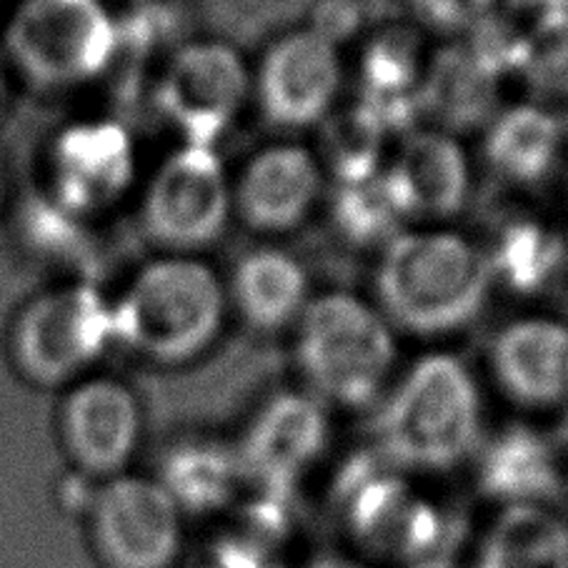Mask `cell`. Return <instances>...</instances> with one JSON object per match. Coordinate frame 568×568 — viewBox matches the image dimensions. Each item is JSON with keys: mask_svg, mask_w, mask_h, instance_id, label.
Instances as JSON below:
<instances>
[{"mask_svg": "<svg viewBox=\"0 0 568 568\" xmlns=\"http://www.w3.org/2000/svg\"><path fill=\"white\" fill-rule=\"evenodd\" d=\"M115 348L159 368H183L219 344L229 291L209 261L153 253L111 293Z\"/></svg>", "mask_w": 568, "mask_h": 568, "instance_id": "1", "label": "cell"}, {"mask_svg": "<svg viewBox=\"0 0 568 568\" xmlns=\"http://www.w3.org/2000/svg\"><path fill=\"white\" fill-rule=\"evenodd\" d=\"M494 286L484 246L454 231H400L376 268L381 313L420 336L454 333L481 313Z\"/></svg>", "mask_w": 568, "mask_h": 568, "instance_id": "2", "label": "cell"}, {"mask_svg": "<svg viewBox=\"0 0 568 568\" xmlns=\"http://www.w3.org/2000/svg\"><path fill=\"white\" fill-rule=\"evenodd\" d=\"M111 348V293L95 281H48L21 301L3 331V356L11 374L36 390H55L101 371Z\"/></svg>", "mask_w": 568, "mask_h": 568, "instance_id": "3", "label": "cell"}, {"mask_svg": "<svg viewBox=\"0 0 568 568\" xmlns=\"http://www.w3.org/2000/svg\"><path fill=\"white\" fill-rule=\"evenodd\" d=\"M121 43L105 0H16L0 31V61L28 91L73 93L111 71Z\"/></svg>", "mask_w": 568, "mask_h": 568, "instance_id": "4", "label": "cell"}, {"mask_svg": "<svg viewBox=\"0 0 568 568\" xmlns=\"http://www.w3.org/2000/svg\"><path fill=\"white\" fill-rule=\"evenodd\" d=\"M481 434V394L462 361L418 358L378 416V444L388 464L408 471H446L462 464Z\"/></svg>", "mask_w": 568, "mask_h": 568, "instance_id": "5", "label": "cell"}, {"mask_svg": "<svg viewBox=\"0 0 568 568\" xmlns=\"http://www.w3.org/2000/svg\"><path fill=\"white\" fill-rule=\"evenodd\" d=\"M296 358L313 394L361 408L378 398L394 371V326L354 293H323L296 323Z\"/></svg>", "mask_w": 568, "mask_h": 568, "instance_id": "6", "label": "cell"}, {"mask_svg": "<svg viewBox=\"0 0 568 568\" xmlns=\"http://www.w3.org/2000/svg\"><path fill=\"white\" fill-rule=\"evenodd\" d=\"M143 181L133 131L113 115H83L55 129L41 151V195L93 223L119 211Z\"/></svg>", "mask_w": 568, "mask_h": 568, "instance_id": "7", "label": "cell"}, {"mask_svg": "<svg viewBox=\"0 0 568 568\" xmlns=\"http://www.w3.org/2000/svg\"><path fill=\"white\" fill-rule=\"evenodd\" d=\"M139 231L155 253L201 256L223 236L233 215V179L209 145L179 143L143 173Z\"/></svg>", "mask_w": 568, "mask_h": 568, "instance_id": "8", "label": "cell"}, {"mask_svg": "<svg viewBox=\"0 0 568 568\" xmlns=\"http://www.w3.org/2000/svg\"><path fill=\"white\" fill-rule=\"evenodd\" d=\"M251 93L253 75L239 48L199 38L165 55L153 83V108L181 143L215 149L236 125Z\"/></svg>", "mask_w": 568, "mask_h": 568, "instance_id": "9", "label": "cell"}, {"mask_svg": "<svg viewBox=\"0 0 568 568\" xmlns=\"http://www.w3.org/2000/svg\"><path fill=\"white\" fill-rule=\"evenodd\" d=\"M53 426L68 464L78 474L105 481L129 471L139 454L143 400L125 378L95 371L58 394Z\"/></svg>", "mask_w": 568, "mask_h": 568, "instance_id": "10", "label": "cell"}, {"mask_svg": "<svg viewBox=\"0 0 568 568\" xmlns=\"http://www.w3.org/2000/svg\"><path fill=\"white\" fill-rule=\"evenodd\" d=\"M338 504L351 538L371 556L416 564L440 556L448 541L444 511L396 471L356 468L341 484Z\"/></svg>", "mask_w": 568, "mask_h": 568, "instance_id": "11", "label": "cell"}, {"mask_svg": "<svg viewBox=\"0 0 568 568\" xmlns=\"http://www.w3.org/2000/svg\"><path fill=\"white\" fill-rule=\"evenodd\" d=\"M91 531L108 568H171L183 546V511L159 478L125 471L98 486Z\"/></svg>", "mask_w": 568, "mask_h": 568, "instance_id": "12", "label": "cell"}, {"mask_svg": "<svg viewBox=\"0 0 568 568\" xmlns=\"http://www.w3.org/2000/svg\"><path fill=\"white\" fill-rule=\"evenodd\" d=\"M344 85L341 48L311 28L276 38L253 75V93L271 125L311 129L336 111Z\"/></svg>", "mask_w": 568, "mask_h": 568, "instance_id": "13", "label": "cell"}, {"mask_svg": "<svg viewBox=\"0 0 568 568\" xmlns=\"http://www.w3.org/2000/svg\"><path fill=\"white\" fill-rule=\"evenodd\" d=\"M328 444V418L321 400L278 394L251 420L239 454L243 478L258 494L291 496Z\"/></svg>", "mask_w": 568, "mask_h": 568, "instance_id": "14", "label": "cell"}, {"mask_svg": "<svg viewBox=\"0 0 568 568\" xmlns=\"http://www.w3.org/2000/svg\"><path fill=\"white\" fill-rule=\"evenodd\" d=\"M381 179L404 219H450L464 209L471 191V171L462 143L450 131L438 129L404 133Z\"/></svg>", "mask_w": 568, "mask_h": 568, "instance_id": "15", "label": "cell"}, {"mask_svg": "<svg viewBox=\"0 0 568 568\" xmlns=\"http://www.w3.org/2000/svg\"><path fill=\"white\" fill-rule=\"evenodd\" d=\"M323 169L301 145H268L233 179V213L261 233L298 229L318 203Z\"/></svg>", "mask_w": 568, "mask_h": 568, "instance_id": "16", "label": "cell"}, {"mask_svg": "<svg viewBox=\"0 0 568 568\" xmlns=\"http://www.w3.org/2000/svg\"><path fill=\"white\" fill-rule=\"evenodd\" d=\"M494 376L508 396L531 408L568 398V326L528 316L506 323L491 346Z\"/></svg>", "mask_w": 568, "mask_h": 568, "instance_id": "17", "label": "cell"}, {"mask_svg": "<svg viewBox=\"0 0 568 568\" xmlns=\"http://www.w3.org/2000/svg\"><path fill=\"white\" fill-rule=\"evenodd\" d=\"M428 61L420 36L404 26L381 28L364 45L358 61V103H364L388 133L414 131L418 113L424 111L420 98Z\"/></svg>", "mask_w": 568, "mask_h": 568, "instance_id": "18", "label": "cell"}, {"mask_svg": "<svg viewBox=\"0 0 568 568\" xmlns=\"http://www.w3.org/2000/svg\"><path fill=\"white\" fill-rule=\"evenodd\" d=\"M229 306L256 331H281L298 323L311 301L308 273L286 251L256 248L225 281Z\"/></svg>", "mask_w": 568, "mask_h": 568, "instance_id": "19", "label": "cell"}, {"mask_svg": "<svg viewBox=\"0 0 568 568\" xmlns=\"http://www.w3.org/2000/svg\"><path fill=\"white\" fill-rule=\"evenodd\" d=\"M561 484L548 438L524 426L498 434L478 462V486L504 506H546L561 491Z\"/></svg>", "mask_w": 568, "mask_h": 568, "instance_id": "20", "label": "cell"}, {"mask_svg": "<svg viewBox=\"0 0 568 568\" xmlns=\"http://www.w3.org/2000/svg\"><path fill=\"white\" fill-rule=\"evenodd\" d=\"M564 149V123L554 111L518 103L488 121L484 153L498 179L511 185H536L554 173Z\"/></svg>", "mask_w": 568, "mask_h": 568, "instance_id": "21", "label": "cell"}, {"mask_svg": "<svg viewBox=\"0 0 568 568\" xmlns=\"http://www.w3.org/2000/svg\"><path fill=\"white\" fill-rule=\"evenodd\" d=\"M446 51L428 61L424 98H420L424 111L434 113L448 129L491 121L496 115L498 75L504 73V68L476 43L446 48Z\"/></svg>", "mask_w": 568, "mask_h": 568, "instance_id": "22", "label": "cell"}, {"mask_svg": "<svg viewBox=\"0 0 568 568\" xmlns=\"http://www.w3.org/2000/svg\"><path fill=\"white\" fill-rule=\"evenodd\" d=\"M494 283L514 293H538L564 266V239L546 221L534 215H514L498 225L484 246Z\"/></svg>", "mask_w": 568, "mask_h": 568, "instance_id": "23", "label": "cell"}, {"mask_svg": "<svg viewBox=\"0 0 568 568\" xmlns=\"http://www.w3.org/2000/svg\"><path fill=\"white\" fill-rule=\"evenodd\" d=\"M476 568H568V524L548 506H504Z\"/></svg>", "mask_w": 568, "mask_h": 568, "instance_id": "24", "label": "cell"}, {"mask_svg": "<svg viewBox=\"0 0 568 568\" xmlns=\"http://www.w3.org/2000/svg\"><path fill=\"white\" fill-rule=\"evenodd\" d=\"M390 133L364 103L333 111L321 123V169L328 171L336 185L361 183L384 173L388 163Z\"/></svg>", "mask_w": 568, "mask_h": 568, "instance_id": "25", "label": "cell"}, {"mask_svg": "<svg viewBox=\"0 0 568 568\" xmlns=\"http://www.w3.org/2000/svg\"><path fill=\"white\" fill-rule=\"evenodd\" d=\"M159 481L175 498L181 511H213L229 504L243 481V474L236 450L215 440H191L169 456Z\"/></svg>", "mask_w": 568, "mask_h": 568, "instance_id": "26", "label": "cell"}, {"mask_svg": "<svg viewBox=\"0 0 568 568\" xmlns=\"http://www.w3.org/2000/svg\"><path fill=\"white\" fill-rule=\"evenodd\" d=\"M331 213L341 236L354 246H386L398 236L400 223L406 221L381 175L336 185Z\"/></svg>", "mask_w": 568, "mask_h": 568, "instance_id": "27", "label": "cell"}, {"mask_svg": "<svg viewBox=\"0 0 568 568\" xmlns=\"http://www.w3.org/2000/svg\"><path fill=\"white\" fill-rule=\"evenodd\" d=\"M514 71L538 95L568 101V11L538 18L518 38Z\"/></svg>", "mask_w": 568, "mask_h": 568, "instance_id": "28", "label": "cell"}, {"mask_svg": "<svg viewBox=\"0 0 568 568\" xmlns=\"http://www.w3.org/2000/svg\"><path fill=\"white\" fill-rule=\"evenodd\" d=\"M428 26L446 33H476L496 21L508 0H410Z\"/></svg>", "mask_w": 568, "mask_h": 568, "instance_id": "29", "label": "cell"}, {"mask_svg": "<svg viewBox=\"0 0 568 568\" xmlns=\"http://www.w3.org/2000/svg\"><path fill=\"white\" fill-rule=\"evenodd\" d=\"M308 28L341 48L361 28V8L356 0H318L313 6Z\"/></svg>", "mask_w": 568, "mask_h": 568, "instance_id": "30", "label": "cell"}, {"mask_svg": "<svg viewBox=\"0 0 568 568\" xmlns=\"http://www.w3.org/2000/svg\"><path fill=\"white\" fill-rule=\"evenodd\" d=\"M219 568H283L276 544L253 534L225 541L219 551Z\"/></svg>", "mask_w": 568, "mask_h": 568, "instance_id": "31", "label": "cell"}, {"mask_svg": "<svg viewBox=\"0 0 568 568\" xmlns=\"http://www.w3.org/2000/svg\"><path fill=\"white\" fill-rule=\"evenodd\" d=\"M406 568H458V566L454 561H448L446 556H430V558H424V561L408 564Z\"/></svg>", "mask_w": 568, "mask_h": 568, "instance_id": "32", "label": "cell"}, {"mask_svg": "<svg viewBox=\"0 0 568 568\" xmlns=\"http://www.w3.org/2000/svg\"><path fill=\"white\" fill-rule=\"evenodd\" d=\"M8 81H13L11 73L6 71V63L0 61V111H3V103H6V95H8Z\"/></svg>", "mask_w": 568, "mask_h": 568, "instance_id": "33", "label": "cell"}, {"mask_svg": "<svg viewBox=\"0 0 568 568\" xmlns=\"http://www.w3.org/2000/svg\"><path fill=\"white\" fill-rule=\"evenodd\" d=\"M6 191H8V175H6L3 155H0V211H3V205H6Z\"/></svg>", "mask_w": 568, "mask_h": 568, "instance_id": "34", "label": "cell"}, {"mask_svg": "<svg viewBox=\"0 0 568 568\" xmlns=\"http://www.w3.org/2000/svg\"><path fill=\"white\" fill-rule=\"evenodd\" d=\"M311 568H356L346 561H336V558H326V561H316Z\"/></svg>", "mask_w": 568, "mask_h": 568, "instance_id": "35", "label": "cell"}]
</instances>
